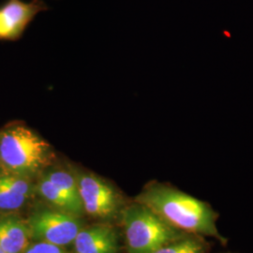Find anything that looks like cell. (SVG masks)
Returning <instances> with one entry per match:
<instances>
[{"mask_svg": "<svg viewBox=\"0 0 253 253\" xmlns=\"http://www.w3.org/2000/svg\"><path fill=\"white\" fill-rule=\"evenodd\" d=\"M135 202L151 209L181 232L205 238L213 237L221 244H226V238L217 229L218 215L205 201L172 186L154 182L145 187L136 197Z\"/></svg>", "mask_w": 253, "mask_h": 253, "instance_id": "obj_1", "label": "cell"}, {"mask_svg": "<svg viewBox=\"0 0 253 253\" xmlns=\"http://www.w3.org/2000/svg\"><path fill=\"white\" fill-rule=\"evenodd\" d=\"M54 159L51 145L28 126L17 124L0 131V163L9 173L31 179Z\"/></svg>", "mask_w": 253, "mask_h": 253, "instance_id": "obj_2", "label": "cell"}, {"mask_svg": "<svg viewBox=\"0 0 253 253\" xmlns=\"http://www.w3.org/2000/svg\"><path fill=\"white\" fill-rule=\"evenodd\" d=\"M126 253H153L186 234L168 224L151 209L134 201L121 210Z\"/></svg>", "mask_w": 253, "mask_h": 253, "instance_id": "obj_3", "label": "cell"}, {"mask_svg": "<svg viewBox=\"0 0 253 253\" xmlns=\"http://www.w3.org/2000/svg\"><path fill=\"white\" fill-rule=\"evenodd\" d=\"M31 241L59 247L73 244L84 228L80 217L57 208H42L27 219Z\"/></svg>", "mask_w": 253, "mask_h": 253, "instance_id": "obj_4", "label": "cell"}, {"mask_svg": "<svg viewBox=\"0 0 253 253\" xmlns=\"http://www.w3.org/2000/svg\"><path fill=\"white\" fill-rule=\"evenodd\" d=\"M81 197L84 211L98 219H111L121 208V200L107 182L85 172H73Z\"/></svg>", "mask_w": 253, "mask_h": 253, "instance_id": "obj_5", "label": "cell"}, {"mask_svg": "<svg viewBox=\"0 0 253 253\" xmlns=\"http://www.w3.org/2000/svg\"><path fill=\"white\" fill-rule=\"evenodd\" d=\"M46 9L44 3L33 0H9L0 7V40H17L37 14Z\"/></svg>", "mask_w": 253, "mask_h": 253, "instance_id": "obj_6", "label": "cell"}, {"mask_svg": "<svg viewBox=\"0 0 253 253\" xmlns=\"http://www.w3.org/2000/svg\"><path fill=\"white\" fill-rule=\"evenodd\" d=\"M73 245V253H119L118 232L109 224L84 227Z\"/></svg>", "mask_w": 253, "mask_h": 253, "instance_id": "obj_7", "label": "cell"}, {"mask_svg": "<svg viewBox=\"0 0 253 253\" xmlns=\"http://www.w3.org/2000/svg\"><path fill=\"white\" fill-rule=\"evenodd\" d=\"M36 192L30 178L12 173L0 174V211L13 212L23 208Z\"/></svg>", "mask_w": 253, "mask_h": 253, "instance_id": "obj_8", "label": "cell"}, {"mask_svg": "<svg viewBox=\"0 0 253 253\" xmlns=\"http://www.w3.org/2000/svg\"><path fill=\"white\" fill-rule=\"evenodd\" d=\"M31 241L27 220L14 215L0 217V248L6 253H25Z\"/></svg>", "mask_w": 253, "mask_h": 253, "instance_id": "obj_9", "label": "cell"}, {"mask_svg": "<svg viewBox=\"0 0 253 253\" xmlns=\"http://www.w3.org/2000/svg\"><path fill=\"white\" fill-rule=\"evenodd\" d=\"M47 179L51 181L64 196L69 200L81 217L84 214L81 197L78 189L76 177L72 171L59 168H47L42 172Z\"/></svg>", "mask_w": 253, "mask_h": 253, "instance_id": "obj_10", "label": "cell"}, {"mask_svg": "<svg viewBox=\"0 0 253 253\" xmlns=\"http://www.w3.org/2000/svg\"><path fill=\"white\" fill-rule=\"evenodd\" d=\"M35 188L36 193H38L42 199L47 201L53 208L63 210L68 213L80 217L78 212L73 207V204L67 199L63 194L57 190V188L54 184L49 179H47L42 173L39 175V179L35 185Z\"/></svg>", "mask_w": 253, "mask_h": 253, "instance_id": "obj_11", "label": "cell"}, {"mask_svg": "<svg viewBox=\"0 0 253 253\" xmlns=\"http://www.w3.org/2000/svg\"><path fill=\"white\" fill-rule=\"evenodd\" d=\"M208 241L199 235H188L164 245L153 253H208Z\"/></svg>", "mask_w": 253, "mask_h": 253, "instance_id": "obj_12", "label": "cell"}, {"mask_svg": "<svg viewBox=\"0 0 253 253\" xmlns=\"http://www.w3.org/2000/svg\"><path fill=\"white\" fill-rule=\"evenodd\" d=\"M25 253H71L62 247L45 242H34L29 245Z\"/></svg>", "mask_w": 253, "mask_h": 253, "instance_id": "obj_13", "label": "cell"}, {"mask_svg": "<svg viewBox=\"0 0 253 253\" xmlns=\"http://www.w3.org/2000/svg\"><path fill=\"white\" fill-rule=\"evenodd\" d=\"M0 253H5V252H4V251H3V250H2V249H1V248H0Z\"/></svg>", "mask_w": 253, "mask_h": 253, "instance_id": "obj_14", "label": "cell"}]
</instances>
